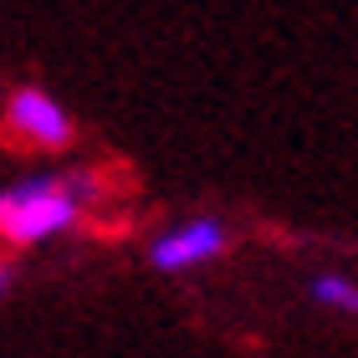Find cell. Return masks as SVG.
Instances as JSON below:
<instances>
[{
    "instance_id": "cell-3",
    "label": "cell",
    "mask_w": 358,
    "mask_h": 358,
    "mask_svg": "<svg viewBox=\"0 0 358 358\" xmlns=\"http://www.w3.org/2000/svg\"><path fill=\"white\" fill-rule=\"evenodd\" d=\"M225 225L215 220H189V225H179V231L169 236H159L154 241V251H149V262L159 271H189V266H205V262H215V256L225 251Z\"/></svg>"
},
{
    "instance_id": "cell-2",
    "label": "cell",
    "mask_w": 358,
    "mask_h": 358,
    "mask_svg": "<svg viewBox=\"0 0 358 358\" xmlns=\"http://www.w3.org/2000/svg\"><path fill=\"white\" fill-rule=\"evenodd\" d=\"M6 123L15 138H26L31 149H62L72 143V118L57 97H46L41 87H15L6 103Z\"/></svg>"
},
{
    "instance_id": "cell-1",
    "label": "cell",
    "mask_w": 358,
    "mask_h": 358,
    "mask_svg": "<svg viewBox=\"0 0 358 358\" xmlns=\"http://www.w3.org/2000/svg\"><path fill=\"white\" fill-rule=\"evenodd\" d=\"M77 215H83V194L72 174H36L0 189V236L10 246H41L62 236Z\"/></svg>"
},
{
    "instance_id": "cell-4",
    "label": "cell",
    "mask_w": 358,
    "mask_h": 358,
    "mask_svg": "<svg viewBox=\"0 0 358 358\" xmlns=\"http://www.w3.org/2000/svg\"><path fill=\"white\" fill-rule=\"evenodd\" d=\"M313 302L317 307H333V313H358V282L322 271V276H313Z\"/></svg>"
}]
</instances>
